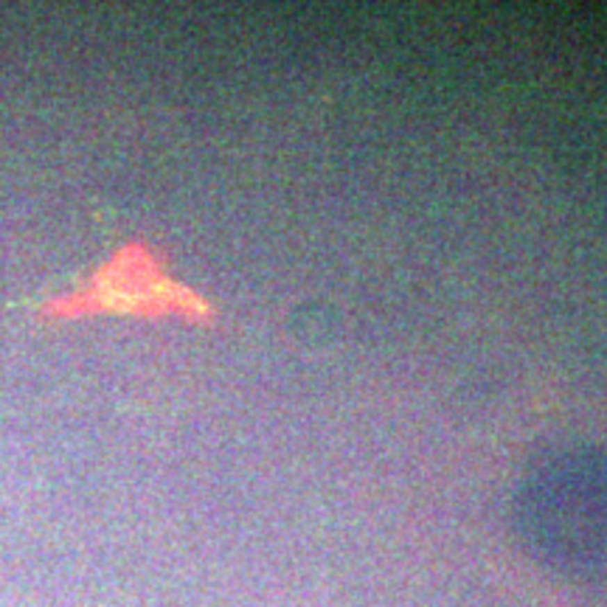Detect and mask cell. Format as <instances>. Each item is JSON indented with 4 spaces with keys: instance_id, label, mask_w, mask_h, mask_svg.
<instances>
[{
    "instance_id": "obj_1",
    "label": "cell",
    "mask_w": 607,
    "mask_h": 607,
    "mask_svg": "<svg viewBox=\"0 0 607 607\" xmlns=\"http://www.w3.org/2000/svg\"><path fill=\"white\" fill-rule=\"evenodd\" d=\"M85 315H135V318H183L211 326L214 304L188 284L166 273L163 256L144 239L121 245L90 279L74 290L40 304V318H85Z\"/></svg>"
}]
</instances>
